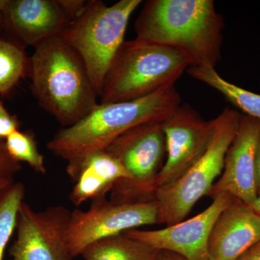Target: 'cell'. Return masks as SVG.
Segmentation results:
<instances>
[{"label":"cell","mask_w":260,"mask_h":260,"mask_svg":"<svg viewBox=\"0 0 260 260\" xmlns=\"http://www.w3.org/2000/svg\"><path fill=\"white\" fill-rule=\"evenodd\" d=\"M224 27L213 0H149L135 21V39L179 51L189 67L215 68Z\"/></svg>","instance_id":"obj_1"},{"label":"cell","mask_w":260,"mask_h":260,"mask_svg":"<svg viewBox=\"0 0 260 260\" xmlns=\"http://www.w3.org/2000/svg\"><path fill=\"white\" fill-rule=\"evenodd\" d=\"M34 48L28 65L32 95L64 128L74 125L99 103L83 59L61 35Z\"/></svg>","instance_id":"obj_2"},{"label":"cell","mask_w":260,"mask_h":260,"mask_svg":"<svg viewBox=\"0 0 260 260\" xmlns=\"http://www.w3.org/2000/svg\"><path fill=\"white\" fill-rule=\"evenodd\" d=\"M181 104L175 85L129 102L100 104L74 125L63 127L47 148L67 161L105 150L118 137L135 126L164 121Z\"/></svg>","instance_id":"obj_3"},{"label":"cell","mask_w":260,"mask_h":260,"mask_svg":"<svg viewBox=\"0 0 260 260\" xmlns=\"http://www.w3.org/2000/svg\"><path fill=\"white\" fill-rule=\"evenodd\" d=\"M181 52L135 39L116 53L99 97L100 104L129 102L173 85L189 68Z\"/></svg>","instance_id":"obj_4"},{"label":"cell","mask_w":260,"mask_h":260,"mask_svg":"<svg viewBox=\"0 0 260 260\" xmlns=\"http://www.w3.org/2000/svg\"><path fill=\"white\" fill-rule=\"evenodd\" d=\"M142 2L120 0L108 6L100 0L88 1L61 34L83 59L99 98L108 70L124 42L130 17Z\"/></svg>","instance_id":"obj_5"},{"label":"cell","mask_w":260,"mask_h":260,"mask_svg":"<svg viewBox=\"0 0 260 260\" xmlns=\"http://www.w3.org/2000/svg\"><path fill=\"white\" fill-rule=\"evenodd\" d=\"M242 114L232 108H225L214 119L213 137L201 158L175 182L155 191L158 224L171 225L182 221L194 205L209 194L223 172L225 155L237 135Z\"/></svg>","instance_id":"obj_6"},{"label":"cell","mask_w":260,"mask_h":260,"mask_svg":"<svg viewBox=\"0 0 260 260\" xmlns=\"http://www.w3.org/2000/svg\"><path fill=\"white\" fill-rule=\"evenodd\" d=\"M162 122L150 121L131 128L105 149L119 160L129 175L113 187L111 201L137 203L155 200V181L167 155Z\"/></svg>","instance_id":"obj_7"},{"label":"cell","mask_w":260,"mask_h":260,"mask_svg":"<svg viewBox=\"0 0 260 260\" xmlns=\"http://www.w3.org/2000/svg\"><path fill=\"white\" fill-rule=\"evenodd\" d=\"M153 224H158V205L155 200L116 203L106 198L95 200L86 211L71 212L67 244L74 258L98 241Z\"/></svg>","instance_id":"obj_8"},{"label":"cell","mask_w":260,"mask_h":260,"mask_svg":"<svg viewBox=\"0 0 260 260\" xmlns=\"http://www.w3.org/2000/svg\"><path fill=\"white\" fill-rule=\"evenodd\" d=\"M162 124L167 159L155 181V191L175 182L196 164L208 148L215 128L214 119L205 120L186 104L179 105Z\"/></svg>","instance_id":"obj_9"},{"label":"cell","mask_w":260,"mask_h":260,"mask_svg":"<svg viewBox=\"0 0 260 260\" xmlns=\"http://www.w3.org/2000/svg\"><path fill=\"white\" fill-rule=\"evenodd\" d=\"M70 215L62 205L36 211L23 202L9 250L12 260H73L66 239Z\"/></svg>","instance_id":"obj_10"},{"label":"cell","mask_w":260,"mask_h":260,"mask_svg":"<svg viewBox=\"0 0 260 260\" xmlns=\"http://www.w3.org/2000/svg\"><path fill=\"white\" fill-rule=\"evenodd\" d=\"M234 198L219 194L198 215L158 230L132 229L123 233L159 251L179 254L187 260H210L208 241L212 229L220 214Z\"/></svg>","instance_id":"obj_11"},{"label":"cell","mask_w":260,"mask_h":260,"mask_svg":"<svg viewBox=\"0 0 260 260\" xmlns=\"http://www.w3.org/2000/svg\"><path fill=\"white\" fill-rule=\"evenodd\" d=\"M260 120L242 114L235 138L228 149L223 172L212 187V199L228 194L251 205L257 197L255 158Z\"/></svg>","instance_id":"obj_12"},{"label":"cell","mask_w":260,"mask_h":260,"mask_svg":"<svg viewBox=\"0 0 260 260\" xmlns=\"http://www.w3.org/2000/svg\"><path fill=\"white\" fill-rule=\"evenodd\" d=\"M2 22L24 48L61 35L70 23L57 0H6Z\"/></svg>","instance_id":"obj_13"},{"label":"cell","mask_w":260,"mask_h":260,"mask_svg":"<svg viewBox=\"0 0 260 260\" xmlns=\"http://www.w3.org/2000/svg\"><path fill=\"white\" fill-rule=\"evenodd\" d=\"M260 242V217L234 198L214 224L208 241L210 260H234Z\"/></svg>","instance_id":"obj_14"},{"label":"cell","mask_w":260,"mask_h":260,"mask_svg":"<svg viewBox=\"0 0 260 260\" xmlns=\"http://www.w3.org/2000/svg\"><path fill=\"white\" fill-rule=\"evenodd\" d=\"M66 172L75 182L70 200L77 207L88 200L106 198L118 181L129 178L119 160L106 150L68 161Z\"/></svg>","instance_id":"obj_15"},{"label":"cell","mask_w":260,"mask_h":260,"mask_svg":"<svg viewBox=\"0 0 260 260\" xmlns=\"http://www.w3.org/2000/svg\"><path fill=\"white\" fill-rule=\"evenodd\" d=\"M159 252L158 249L121 234L90 244L81 255L85 260H158Z\"/></svg>","instance_id":"obj_16"},{"label":"cell","mask_w":260,"mask_h":260,"mask_svg":"<svg viewBox=\"0 0 260 260\" xmlns=\"http://www.w3.org/2000/svg\"><path fill=\"white\" fill-rule=\"evenodd\" d=\"M186 73L191 78L215 89L243 114L260 120V94L241 88L222 78L215 68L189 67Z\"/></svg>","instance_id":"obj_17"},{"label":"cell","mask_w":260,"mask_h":260,"mask_svg":"<svg viewBox=\"0 0 260 260\" xmlns=\"http://www.w3.org/2000/svg\"><path fill=\"white\" fill-rule=\"evenodd\" d=\"M29 59L24 47L0 39V95H7L28 73Z\"/></svg>","instance_id":"obj_18"},{"label":"cell","mask_w":260,"mask_h":260,"mask_svg":"<svg viewBox=\"0 0 260 260\" xmlns=\"http://www.w3.org/2000/svg\"><path fill=\"white\" fill-rule=\"evenodd\" d=\"M24 197L25 186L21 182H13L0 192V260L4 259L5 249L16 229Z\"/></svg>","instance_id":"obj_19"},{"label":"cell","mask_w":260,"mask_h":260,"mask_svg":"<svg viewBox=\"0 0 260 260\" xmlns=\"http://www.w3.org/2000/svg\"><path fill=\"white\" fill-rule=\"evenodd\" d=\"M8 153L17 161L26 162L34 172L47 173L44 155L39 152L35 135L30 130H17L5 140Z\"/></svg>","instance_id":"obj_20"},{"label":"cell","mask_w":260,"mask_h":260,"mask_svg":"<svg viewBox=\"0 0 260 260\" xmlns=\"http://www.w3.org/2000/svg\"><path fill=\"white\" fill-rule=\"evenodd\" d=\"M21 170V162L10 155L5 140H0V179H13Z\"/></svg>","instance_id":"obj_21"},{"label":"cell","mask_w":260,"mask_h":260,"mask_svg":"<svg viewBox=\"0 0 260 260\" xmlns=\"http://www.w3.org/2000/svg\"><path fill=\"white\" fill-rule=\"evenodd\" d=\"M20 123L18 117L10 114L0 101V140H5L12 133L20 129Z\"/></svg>","instance_id":"obj_22"},{"label":"cell","mask_w":260,"mask_h":260,"mask_svg":"<svg viewBox=\"0 0 260 260\" xmlns=\"http://www.w3.org/2000/svg\"><path fill=\"white\" fill-rule=\"evenodd\" d=\"M57 2L70 22L79 16L88 3L85 0H57Z\"/></svg>","instance_id":"obj_23"},{"label":"cell","mask_w":260,"mask_h":260,"mask_svg":"<svg viewBox=\"0 0 260 260\" xmlns=\"http://www.w3.org/2000/svg\"><path fill=\"white\" fill-rule=\"evenodd\" d=\"M234 260H260V242Z\"/></svg>","instance_id":"obj_24"},{"label":"cell","mask_w":260,"mask_h":260,"mask_svg":"<svg viewBox=\"0 0 260 260\" xmlns=\"http://www.w3.org/2000/svg\"><path fill=\"white\" fill-rule=\"evenodd\" d=\"M256 182L257 194L260 193V135L256 145L255 158Z\"/></svg>","instance_id":"obj_25"},{"label":"cell","mask_w":260,"mask_h":260,"mask_svg":"<svg viewBox=\"0 0 260 260\" xmlns=\"http://www.w3.org/2000/svg\"><path fill=\"white\" fill-rule=\"evenodd\" d=\"M158 260H187L179 254L168 251H160Z\"/></svg>","instance_id":"obj_26"},{"label":"cell","mask_w":260,"mask_h":260,"mask_svg":"<svg viewBox=\"0 0 260 260\" xmlns=\"http://www.w3.org/2000/svg\"><path fill=\"white\" fill-rule=\"evenodd\" d=\"M250 206L260 217V193L257 195L256 200H254V203H253Z\"/></svg>","instance_id":"obj_27"},{"label":"cell","mask_w":260,"mask_h":260,"mask_svg":"<svg viewBox=\"0 0 260 260\" xmlns=\"http://www.w3.org/2000/svg\"><path fill=\"white\" fill-rule=\"evenodd\" d=\"M14 182L13 179H0V192Z\"/></svg>","instance_id":"obj_28"},{"label":"cell","mask_w":260,"mask_h":260,"mask_svg":"<svg viewBox=\"0 0 260 260\" xmlns=\"http://www.w3.org/2000/svg\"><path fill=\"white\" fill-rule=\"evenodd\" d=\"M5 2H6V0H0V23H2V13H3V10L5 6Z\"/></svg>","instance_id":"obj_29"}]
</instances>
